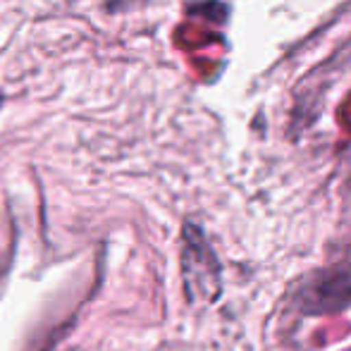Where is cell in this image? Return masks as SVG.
Masks as SVG:
<instances>
[{
    "label": "cell",
    "mask_w": 351,
    "mask_h": 351,
    "mask_svg": "<svg viewBox=\"0 0 351 351\" xmlns=\"http://www.w3.org/2000/svg\"><path fill=\"white\" fill-rule=\"evenodd\" d=\"M0 103H3V98H0Z\"/></svg>",
    "instance_id": "2"
},
{
    "label": "cell",
    "mask_w": 351,
    "mask_h": 351,
    "mask_svg": "<svg viewBox=\"0 0 351 351\" xmlns=\"http://www.w3.org/2000/svg\"><path fill=\"white\" fill-rule=\"evenodd\" d=\"M186 291L194 301H213L220 294V268L213 249L206 244L199 227H184V249H182Z\"/></svg>",
    "instance_id": "1"
}]
</instances>
